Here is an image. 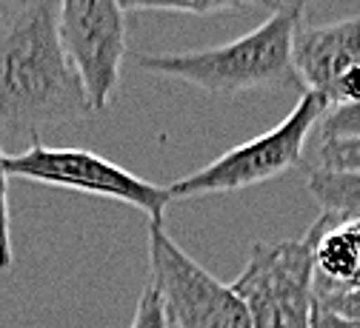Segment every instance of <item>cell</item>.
<instances>
[{
    "label": "cell",
    "instance_id": "obj_1",
    "mask_svg": "<svg viewBox=\"0 0 360 328\" xmlns=\"http://www.w3.org/2000/svg\"><path fill=\"white\" fill-rule=\"evenodd\" d=\"M95 114L66 52L58 0L0 4V143H34L43 129Z\"/></svg>",
    "mask_w": 360,
    "mask_h": 328
},
{
    "label": "cell",
    "instance_id": "obj_2",
    "mask_svg": "<svg viewBox=\"0 0 360 328\" xmlns=\"http://www.w3.org/2000/svg\"><path fill=\"white\" fill-rule=\"evenodd\" d=\"M300 23L303 9L286 4L283 9L269 15L257 29L232 43L180 55H146L141 58V69L160 77L184 80L209 95L300 88L292 63V43Z\"/></svg>",
    "mask_w": 360,
    "mask_h": 328
},
{
    "label": "cell",
    "instance_id": "obj_3",
    "mask_svg": "<svg viewBox=\"0 0 360 328\" xmlns=\"http://www.w3.org/2000/svg\"><path fill=\"white\" fill-rule=\"evenodd\" d=\"M329 112L326 100L314 91H303L300 103L266 134H257L246 143L229 149L209 166L180 177L169 185L172 200H189L206 195H229L243 192L266 180H275L295 169L303 160L306 140L314 126H321L323 114Z\"/></svg>",
    "mask_w": 360,
    "mask_h": 328
},
{
    "label": "cell",
    "instance_id": "obj_4",
    "mask_svg": "<svg viewBox=\"0 0 360 328\" xmlns=\"http://www.w3.org/2000/svg\"><path fill=\"white\" fill-rule=\"evenodd\" d=\"M6 174L52 189L126 203L149 214V223H163V211L172 203L169 185H155L89 149H52L40 140L6 155Z\"/></svg>",
    "mask_w": 360,
    "mask_h": 328
},
{
    "label": "cell",
    "instance_id": "obj_5",
    "mask_svg": "<svg viewBox=\"0 0 360 328\" xmlns=\"http://www.w3.org/2000/svg\"><path fill=\"white\" fill-rule=\"evenodd\" d=\"M149 283L174 328H252L249 311L232 286L195 263L163 223H149Z\"/></svg>",
    "mask_w": 360,
    "mask_h": 328
},
{
    "label": "cell",
    "instance_id": "obj_6",
    "mask_svg": "<svg viewBox=\"0 0 360 328\" xmlns=\"http://www.w3.org/2000/svg\"><path fill=\"white\" fill-rule=\"evenodd\" d=\"M232 291L249 311L252 328H311L314 263L306 240H257Z\"/></svg>",
    "mask_w": 360,
    "mask_h": 328
},
{
    "label": "cell",
    "instance_id": "obj_7",
    "mask_svg": "<svg viewBox=\"0 0 360 328\" xmlns=\"http://www.w3.org/2000/svg\"><path fill=\"white\" fill-rule=\"evenodd\" d=\"M58 18L92 109L103 112L120 86L126 58V12L120 0H58Z\"/></svg>",
    "mask_w": 360,
    "mask_h": 328
},
{
    "label": "cell",
    "instance_id": "obj_8",
    "mask_svg": "<svg viewBox=\"0 0 360 328\" xmlns=\"http://www.w3.org/2000/svg\"><path fill=\"white\" fill-rule=\"evenodd\" d=\"M292 63L303 91L321 95L329 106L335 83L360 66V18L326 23V26H297L292 43Z\"/></svg>",
    "mask_w": 360,
    "mask_h": 328
},
{
    "label": "cell",
    "instance_id": "obj_9",
    "mask_svg": "<svg viewBox=\"0 0 360 328\" xmlns=\"http://www.w3.org/2000/svg\"><path fill=\"white\" fill-rule=\"evenodd\" d=\"M314 263V294L360 289V220L321 211L303 237Z\"/></svg>",
    "mask_w": 360,
    "mask_h": 328
},
{
    "label": "cell",
    "instance_id": "obj_10",
    "mask_svg": "<svg viewBox=\"0 0 360 328\" xmlns=\"http://www.w3.org/2000/svg\"><path fill=\"white\" fill-rule=\"evenodd\" d=\"M309 195L318 200L321 211L360 220V171L318 169L309 171Z\"/></svg>",
    "mask_w": 360,
    "mask_h": 328
},
{
    "label": "cell",
    "instance_id": "obj_11",
    "mask_svg": "<svg viewBox=\"0 0 360 328\" xmlns=\"http://www.w3.org/2000/svg\"><path fill=\"white\" fill-rule=\"evenodd\" d=\"M123 12H180V15H229V12H249L266 9L278 12L286 0H120Z\"/></svg>",
    "mask_w": 360,
    "mask_h": 328
},
{
    "label": "cell",
    "instance_id": "obj_12",
    "mask_svg": "<svg viewBox=\"0 0 360 328\" xmlns=\"http://www.w3.org/2000/svg\"><path fill=\"white\" fill-rule=\"evenodd\" d=\"M318 169L360 171V137L321 140V149H318Z\"/></svg>",
    "mask_w": 360,
    "mask_h": 328
},
{
    "label": "cell",
    "instance_id": "obj_13",
    "mask_svg": "<svg viewBox=\"0 0 360 328\" xmlns=\"http://www.w3.org/2000/svg\"><path fill=\"white\" fill-rule=\"evenodd\" d=\"M12 217H9V174H6V149L0 143V271L12 268Z\"/></svg>",
    "mask_w": 360,
    "mask_h": 328
},
{
    "label": "cell",
    "instance_id": "obj_14",
    "mask_svg": "<svg viewBox=\"0 0 360 328\" xmlns=\"http://www.w3.org/2000/svg\"><path fill=\"white\" fill-rule=\"evenodd\" d=\"M360 137V106L329 109L321 120V140H346Z\"/></svg>",
    "mask_w": 360,
    "mask_h": 328
},
{
    "label": "cell",
    "instance_id": "obj_15",
    "mask_svg": "<svg viewBox=\"0 0 360 328\" xmlns=\"http://www.w3.org/2000/svg\"><path fill=\"white\" fill-rule=\"evenodd\" d=\"M129 328H169V320H166V311H163V303L155 291V286H143L141 297H138V308H134V320Z\"/></svg>",
    "mask_w": 360,
    "mask_h": 328
},
{
    "label": "cell",
    "instance_id": "obj_16",
    "mask_svg": "<svg viewBox=\"0 0 360 328\" xmlns=\"http://www.w3.org/2000/svg\"><path fill=\"white\" fill-rule=\"evenodd\" d=\"M314 306L321 311H329L340 320L360 322V289L354 291H335V294H314Z\"/></svg>",
    "mask_w": 360,
    "mask_h": 328
},
{
    "label": "cell",
    "instance_id": "obj_17",
    "mask_svg": "<svg viewBox=\"0 0 360 328\" xmlns=\"http://www.w3.org/2000/svg\"><path fill=\"white\" fill-rule=\"evenodd\" d=\"M311 328H360V322H352V320H340L329 311H321L314 306V314H311Z\"/></svg>",
    "mask_w": 360,
    "mask_h": 328
},
{
    "label": "cell",
    "instance_id": "obj_18",
    "mask_svg": "<svg viewBox=\"0 0 360 328\" xmlns=\"http://www.w3.org/2000/svg\"><path fill=\"white\" fill-rule=\"evenodd\" d=\"M286 4H295V6H297V9H306V6H309V4H311V0H286Z\"/></svg>",
    "mask_w": 360,
    "mask_h": 328
}]
</instances>
